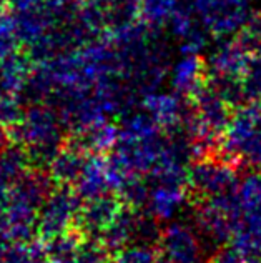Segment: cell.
I'll return each instance as SVG.
<instances>
[{
	"mask_svg": "<svg viewBox=\"0 0 261 263\" xmlns=\"http://www.w3.org/2000/svg\"><path fill=\"white\" fill-rule=\"evenodd\" d=\"M150 192H152V185H150L147 175L128 174L113 193L118 197L123 206L135 210H145L150 200Z\"/></svg>",
	"mask_w": 261,
	"mask_h": 263,
	"instance_id": "8fae6325",
	"label": "cell"
},
{
	"mask_svg": "<svg viewBox=\"0 0 261 263\" xmlns=\"http://www.w3.org/2000/svg\"><path fill=\"white\" fill-rule=\"evenodd\" d=\"M245 263H261V212H243L230 240Z\"/></svg>",
	"mask_w": 261,
	"mask_h": 263,
	"instance_id": "8992f818",
	"label": "cell"
},
{
	"mask_svg": "<svg viewBox=\"0 0 261 263\" xmlns=\"http://www.w3.org/2000/svg\"><path fill=\"white\" fill-rule=\"evenodd\" d=\"M82 200L73 186L57 185L44 205L38 209L37 218V235L38 238L47 240L55 235H60L73 227V220L80 210Z\"/></svg>",
	"mask_w": 261,
	"mask_h": 263,
	"instance_id": "7a4b0ae2",
	"label": "cell"
},
{
	"mask_svg": "<svg viewBox=\"0 0 261 263\" xmlns=\"http://www.w3.org/2000/svg\"><path fill=\"white\" fill-rule=\"evenodd\" d=\"M138 212L140 210L123 206L116 218L102 232V235L98 237L100 243L112 255L120 252L122 248L132 245V241L135 243V223Z\"/></svg>",
	"mask_w": 261,
	"mask_h": 263,
	"instance_id": "9c48e42d",
	"label": "cell"
},
{
	"mask_svg": "<svg viewBox=\"0 0 261 263\" xmlns=\"http://www.w3.org/2000/svg\"><path fill=\"white\" fill-rule=\"evenodd\" d=\"M158 250L171 263H203L207 255L195 227L185 221H173L163 228Z\"/></svg>",
	"mask_w": 261,
	"mask_h": 263,
	"instance_id": "3957f363",
	"label": "cell"
},
{
	"mask_svg": "<svg viewBox=\"0 0 261 263\" xmlns=\"http://www.w3.org/2000/svg\"><path fill=\"white\" fill-rule=\"evenodd\" d=\"M238 198L243 212H261V170H253L239 178Z\"/></svg>",
	"mask_w": 261,
	"mask_h": 263,
	"instance_id": "5bb4252c",
	"label": "cell"
},
{
	"mask_svg": "<svg viewBox=\"0 0 261 263\" xmlns=\"http://www.w3.org/2000/svg\"><path fill=\"white\" fill-rule=\"evenodd\" d=\"M85 237L75 228H70L60 235L44 240L47 258L53 263H72L73 257L77 255L78 248Z\"/></svg>",
	"mask_w": 261,
	"mask_h": 263,
	"instance_id": "4fadbf2b",
	"label": "cell"
},
{
	"mask_svg": "<svg viewBox=\"0 0 261 263\" xmlns=\"http://www.w3.org/2000/svg\"><path fill=\"white\" fill-rule=\"evenodd\" d=\"M30 170L29 155L24 145L10 142L0 152V178L10 186Z\"/></svg>",
	"mask_w": 261,
	"mask_h": 263,
	"instance_id": "7c38bea8",
	"label": "cell"
},
{
	"mask_svg": "<svg viewBox=\"0 0 261 263\" xmlns=\"http://www.w3.org/2000/svg\"><path fill=\"white\" fill-rule=\"evenodd\" d=\"M22 119V110L15 102L10 99H0V127L9 130L18 125Z\"/></svg>",
	"mask_w": 261,
	"mask_h": 263,
	"instance_id": "d6986e66",
	"label": "cell"
},
{
	"mask_svg": "<svg viewBox=\"0 0 261 263\" xmlns=\"http://www.w3.org/2000/svg\"><path fill=\"white\" fill-rule=\"evenodd\" d=\"M243 88L248 99H261V57H258L253 62V65H250Z\"/></svg>",
	"mask_w": 261,
	"mask_h": 263,
	"instance_id": "ffe728a7",
	"label": "cell"
},
{
	"mask_svg": "<svg viewBox=\"0 0 261 263\" xmlns=\"http://www.w3.org/2000/svg\"><path fill=\"white\" fill-rule=\"evenodd\" d=\"M10 143V138H9V132H7V128L0 127V152H2L7 145Z\"/></svg>",
	"mask_w": 261,
	"mask_h": 263,
	"instance_id": "44dd1931",
	"label": "cell"
},
{
	"mask_svg": "<svg viewBox=\"0 0 261 263\" xmlns=\"http://www.w3.org/2000/svg\"><path fill=\"white\" fill-rule=\"evenodd\" d=\"M236 160L239 167L245 165L253 170H261V125L253 130L239 145Z\"/></svg>",
	"mask_w": 261,
	"mask_h": 263,
	"instance_id": "9a60e30c",
	"label": "cell"
},
{
	"mask_svg": "<svg viewBox=\"0 0 261 263\" xmlns=\"http://www.w3.org/2000/svg\"><path fill=\"white\" fill-rule=\"evenodd\" d=\"M122 209L123 205L113 192L85 200L73 220L72 228L80 232L85 238H98Z\"/></svg>",
	"mask_w": 261,
	"mask_h": 263,
	"instance_id": "5b68a950",
	"label": "cell"
},
{
	"mask_svg": "<svg viewBox=\"0 0 261 263\" xmlns=\"http://www.w3.org/2000/svg\"><path fill=\"white\" fill-rule=\"evenodd\" d=\"M160 134V125L152 115H133L132 119L123 122L120 128V137L127 138H148L152 135Z\"/></svg>",
	"mask_w": 261,
	"mask_h": 263,
	"instance_id": "e0dca14e",
	"label": "cell"
},
{
	"mask_svg": "<svg viewBox=\"0 0 261 263\" xmlns=\"http://www.w3.org/2000/svg\"><path fill=\"white\" fill-rule=\"evenodd\" d=\"M187 195L188 190L183 189H171V186H160V185L152 186L150 200L145 210H148L158 220L168 221L180 212L183 203L187 202L185 200Z\"/></svg>",
	"mask_w": 261,
	"mask_h": 263,
	"instance_id": "30bf717a",
	"label": "cell"
},
{
	"mask_svg": "<svg viewBox=\"0 0 261 263\" xmlns=\"http://www.w3.org/2000/svg\"><path fill=\"white\" fill-rule=\"evenodd\" d=\"M239 168L219 155L198 158L188 167V193L195 202L222 193L236 192L239 185Z\"/></svg>",
	"mask_w": 261,
	"mask_h": 263,
	"instance_id": "6da1fadb",
	"label": "cell"
},
{
	"mask_svg": "<svg viewBox=\"0 0 261 263\" xmlns=\"http://www.w3.org/2000/svg\"><path fill=\"white\" fill-rule=\"evenodd\" d=\"M90 157L92 155H88L82 148L65 142L58 150V154L55 155L47 172H49V175L52 177L55 185L73 186L75 182L80 178L82 172L85 170Z\"/></svg>",
	"mask_w": 261,
	"mask_h": 263,
	"instance_id": "52a82bcc",
	"label": "cell"
},
{
	"mask_svg": "<svg viewBox=\"0 0 261 263\" xmlns=\"http://www.w3.org/2000/svg\"><path fill=\"white\" fill-rule=\"evenodd\" d=\"M160 250L156 247L133 243L112 255V263H158Z\"/></svg>",
	"mask_w": 261,
	"mask_h": 263,
	"instance_id": "2e32d148",
	"label": "cell"
},
{
	"mask_svg": "<svg viewBox=\"0 0 261 263\" xmlns=\"http://www.w3.org/2000/svg\"><path fill=\"white\" fill-rule=\"evenodd\" d=\"M73 190L84 200H90L95 197L105 195L112 192V183L107 174L105 155H92L85 170L82 172L80 178L75 182Z\"/></svg>",
	"mask_w": 261,
	"mask_h": 263,
	"instance_id": "ba28073f",
	"label": "cell"
},
{
	"mask_svg": "<svg viewBox=\"0 0 261 263\" xmlns=\"http://www.w3.org/2000/svg\"><path fill=\"white\" fill-rule=\"evenodd\" d=\"M7 132H9L10 142L20 143L24 147H30V145L38 143L64 145L67 138V134L62 132L60 123L49 110L37 108L25 114L18 125L9 128Z\"/></svg>",
	"mask_w": 261,
	"mask_h": 263,
	"instance_id": "277c9868",
	"label": "cell"
},
{
	"mask_svg": "<svg viewBox=\"0 0 261 263\" xmlns=\"http://www.w3.org/2000/svg\"><path fill=\"white\" fill-rule=\"evenodd\" d=\"M72 263H112V253L100 243L98 238H85Z\"/></svg>",
	"mask_w": 261,
	"mask_h": 263,
	"instance_id": "ac0fdd59",
	"label": "cell"
}]
</instances>
